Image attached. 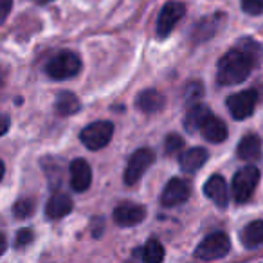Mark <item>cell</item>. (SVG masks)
Here are the masks:
<instances>
[{"label": "cell", "instance_id": "10", "mask_svg": "<svg viewBox=\"0 0 263 263\" xmlns=\"http://www.w3.org/2000/svg\"><path fill=\"white\" fill-rule=\"evenodd\" d=\"M190 198V186L182 179H172L166 184L164 191L161 195V204L164 208H175Z\"/></svg>", "mask_w": 263, "mask_h": 263}, {"label": "cell", "instance_id": "14", "mask_svg": "<svg viewBox=\"0 0 263 263\" xmlns=\"http://www.w3.org/2000/svg\"><path fill=\"white\" fill-rule=\"evenodd\" d=\"M238 159L245 162H256L261 159V139L256 134H249L238 143L236 148Z\"/></svg>", "mask_w": 263, "mask_h": 263}, {"label": "cell", "instance_id": "12", "mask_svg": "<svg viewBox=\"0 0 263 263\" xmlns=\"http://www.w3.org/2000/svg\"><path fill=\"white\" fill-rule=\"evenodd\" d=\"M204 193L220 209H226L229 204V190H227V182L222 175L209 177L208 182L204 184Z\"/></svg>", "mask_w": 263, "mask_h": 263}, {"label": "cell", "instance_id": "30", "mask_svg": "<svg viewBox=\"0 0 263 263\" xmlns=\"http://www.w3.org/2000/svg\"><path fill=\"white\" fill-rule=\"evenodd\" d=\"M40 4H47V2H51V0H38Z\"/></svg>", "mask_w": 263, "mask_h": 263}, {"label": "cell", "instance_id": "11", "mask_svg": "<svg viewBox=\"0 0 263 263\" xmlns=\"http://www.w3.org/2000/svg\"><path fill=\"white\" fill-rule=\"evenodd\" d=\"M70 187L76 193H83L92 184V170L85 159H74L70 162Z\"/></svg>", "mask_w": 263, "mask_h": 263}, {"label": "cell", "instance_id": "9", "mask_svg": "<svg viewBox=\"0 0 263 263\" xmlns=\"http://www.w3.org/2000/svg\"><path fill=\"white\" fill-rule=\"evenodd\" d=\"M144 216H146V209L139 204H132V202H123L114 209V220L121 227L139 226Z\"/></svg>", "mask_w": 263, "mask_h": 263}, {"label": "cell", "instance_id": "19", "mask_svg": "<svg viewBox=\"0 0 263 263\" xmlns=\"http://www.w3.org/2000/svg\"><path fill=\"white\" fill-rule=\"evenodd\" d=\"M222 20H223V15H213V16H208V18L200 20V22L197 24V27L193 29V42L195 44H198V42H205L211 36H215V33L218 31Z\"/></svg>", "mask_w": 263, "mask_h": 263}, {"label": "cell", "instance_id": "20", "mask_svg": "<svg viewBox=\"0 0 263 263\" xmlns=\"http://www.w3.org/2000/svg\"><path fill=\"white\" fill-rule=\"evenodd\" d=\"M80 108H81V103H80V99H78V96H74L72 92H69V90L60 92L54 101L56 114L62 117L72 116V114L80 112Z\"/></svg>", "mask_w": 263, "mask_h": 263}, {"label": "cell", "instance_id": "25", "mask_svg": "<svg viewBox=\"0 0 263 263\" xmlns=\"http://www.w3.org/2000/svg\"><path fill=\"white\" fill-rule=\"evenodd\" d=\"M202 96H204V87H202V83H198V81H191V83L186 87L184 98H186V101L190 103V105L198 103V99H200Z\"/></svg>", "mask_w": 263, "mask_h": 263}, {"label": "cell", "instance_id": "8", "mask_svg": "<svg viewBox=\"0 0 263 263\" xmlns=\"http://www.w3.org/2000/svg\"><path fill=\"white\" fill-rule=\"evenodd\" d=\"M184 15H186V6L182 2H166L157 18V36L168 38L177 24L184 18Z\"/></svg>", "mask_w": 263, "mask_h": 263}, {"label": "cell", "instance_id": "4", "mask_svg": "<svg viewBox=\"0 0 263 263\" xmlns=\"http://www.w3.org/2000/svg\"><path fill=\"white\" fill-rule=\"evenodd\" d=\"M231 251V240L226 233L218 231V233H211L205 236L204 240L198 243L195 249V258L204 259V261H211V259L226 258Z\"/></svg>", "mask_w": 263, "mask_h": 263}, {"label": "cell", "instance_id": "29", "mask_svg": "<svg viewBox=\"0 0 263 263\" xmlns=\"http://www.w3.org/2000/svg\"><path fill=\"white\" fill-rule=\"evenodd\" d=\"M8 128H9V117L4 116V126H2V136H6V134H8Z\"/></svg>", "mask_w": 263, "mask_h": 263}, {"label": "cell", "instance_id": "13", "mask_svg": "<svg viewBox=\"0 0 263 263\" xmlns=\"http://www.w3.org/2000/svg\"><path fill=\"white\" fill-rule=\"evenodd\" d=\"M74 208V202L72 198L69 197L67 193H60L56 191L51 198H49L47 205H45V215L52 220H58V218H63L67 216Z\"/></svg>", "mask_w": 263, "mask_h": 263}, {"label": "cell", "instance_id": "21", "mask_svg": "<svg viewBox=\"0 0 263 263\" xmlns=\"http://www.w3.org/2000/svg\"><path fill=\"white\" fill-rule=\"evenodd\" d=\"M241 243L247 249H254L263 245V220H254L247 223L241 231Z\"/></svg>", "mask_w": 263, "mask_h": 263}, {"label": "cell", "instance_id": "1", "mask_svg": "<svg viewBox=\"0 0 263 263\" xmlns=\"http://www.w3.org/2000/svg\"><path fill=\"white\" fill-rule=\"evenodd\" d=\"M263 49L259 44L252 40H241L236 47L227 51L220 58L218 69H216V81L222 87L227 85H238L245 81L254 67L258 65Z\"/></svg>", "mask_w": 263, "mask_h": 263}, {"label": "cell", "instance_id": "27", "mask_svg": "<svg viewBox=\"0 0 263 263\" xmlns=\"http://www.w3.org/2000/svg\"><path fill=\"white\" fill-rule=\"evenodd\" d=\"M33 240H34L33 229H20L15 236V245L18 249H22V247H26V245H29Z\"/></svg>", "mask_w": 263, "mask_h": 263}, {"label": "cell", "instance_id": "22", "mask_svg": "<svg viewBox=\"0 0 263 263\" xmlns=\"http://www.w3.org/2000/svg\"><path fill=\"white\" fill-rule=\"evenodd\" d=\"M141 258L146 263H159L164 259V249H162L161 241L159 240H148L146 245L143 247Z\"/></svg>", "mask_w": 263, "mask_h": 263}, {"label": "cell", "instance_id": "3", "mask_svg": "<svg viewBox=\"0 0 263 263\" xmlns=\"http://www.w3.org/2000/svg\"><path fill=\"white\" fill-rule=\"evenodd\" d=\"M258 182H259V170L256 166L249 164L245 168L238 170L236 175L233 177V186H231L234 202L245 204V202L251 200Z\"/></svg>", "mask_w": 263, "mask_h": 263}, {"label": "cell", "instance_id": "15", "mask_svg": "<svg viewBox=\"0 0 263 263\" xmlns=\"http://www.w3.org/2000/svg\"><path fill=\"white\" fill-rule=\"evenodd\" d=\"M202 136L205 137V139L209 141V143H223V141L227 139V126L226 123H223L220 117L213 116V114H209L208 117H205L204 124H202L200 128Z\"/></svg>", "mask_w": 263, "mask_h": 263}, {"label": "cell", "instance_id": "2", "mask_svg": "<svg viewBox=\"0 0 263 263\" xmlns=\"http://www.w3.org/2000/svg\"><path fill=\"white\" fill-rule=\"evenodd\" d=\"M81 70V60L76 52L72 51H60L56 52L49 62L45 63V74L51 80L63 81L78 76Z\"/></svg>", "mask_w": 263, "mask_h": 263}, {"label": "cell", "instance_id": "24", "mask_svg": "<svg viewBox=\"0 0 263 263\" xmlns=\"http://www.w3.org/2000/svg\"><path fill=\"white\" fill-rule=\"evenodd\" d=\"M184 150V139L177 134H170L166 137V143H164V154L168 157H173V155H179L180 152Z\"/></svg>", "mask_w": 263, "mask_h": 263}, {"label": "cell", "instance_id": "18", "mask_svg": "<svg viewBox=\"0 0 263 263\" xmlns=\"http://www.w3.org/2000/svg\"><path fill=\"white\" fill-rule=\"evenodd\" d=\"M211 114V110L208 108L205 105H202L200 101L198 103H193V105H190V110L186 112V117H184V128H186L187 132H200L202 124H204L205 117Z\"/></svg>", "mask_w": 263, "mask_h": 263}, {"label": "cell", "instance_id": "23", "mask_svg": "<svg viewBox=\"0 0 263 263\" xmlns=\"http://www.w3.org/2000/svg\"><path fill=\"white\" fill-rule=\"evenodd\" d=\"M33 213H34V202L29 200V198H20V200H16L15 205H13V215L20 220L29 218Z\"/></svg>", "mask_w": 263, "mask_h": 263}, {"label": "cell", "instance_id": "16", "mask_svg": "<svg viewBox=\"0 0 263 263\" xmlns=\"http://www.w3.org/2000/svg\"><path fill=\"white\" fill-rule=\"evenodd\" d=\"M208 157H209V154L205 148H200V146L190 148V150H186L180 155V170L186 173L198 172V170L205 164Z\"/></svg>", "mask_w": 263, "mask_h": 263}, {"label": "cell", "instance_id": "17", "mask_svg": "<svg viewBox=\"0 0 263 263\" xmlns=\"http://www.w3.org/2000/svg\"><path fill=\"white\" fill-rule=\"evenodd\" d=\"M164 103H166V99L161 92L155 90V88H148V90H143L139 96H137L136 105L141 112L155 114V112H159V110L164 108Z\"/></svg>", "mask_w": 263, "mask_h": 263}, {"label": "cell", "instance_id": "26", "mask_svg": "<svg viewBox=\"0 0 263 263\" xmlns=\"http://www.w3.org/2000/svg\"><path fill=\"white\" fill-rule=\"evenodd\" d=\"M241 9L251 16L263 15V0H241Z\"/></svg>", "mask_w": 263, "mask_h": 263}, {"label": "cell", "instance_id": "7", "mask_svg": "<svg viewBox=\"0 0 263 263\" xmlns=\"http://www.w3.org/2000/svg\"><path fill=\"white\" fill-rule=\"evenodd\" d=\"M256 103H258V92L254 88L241 90L238 94H233L227 98V108H229L233 119L243 121L254 114Z\"/></svg>", "mask_w": 263, "mask_h": 263}, {"label": "cell", "instance_id": "28", "mask_svg": "<svg viewBox=\"0 0 263 263\" xmlns=\"http://www.w3.org/2000/svg\"><path fill=\"white\" fill-rule=\"evenodd\" d=\"M9 9H11V0H2V15H0V18H2V22H4V20L8 18Z\"/></svg>", "mask_w": 263, "mask_h": 263}, {"label": "cell", "instance_id": "5", "mask_svg": "<svg viewBox=\"0 0 263 263\" xmlns=\"http://www.w3.org/2000/svg\"><path fill=\"white\" fill-rule=\"evenodd\" d=\"M114 136V124L110 121H96L81 130L80 141L92 152H98L110 143Z\"/></svg>", "mask_w": 263, "mask_h": 263}, {"label": "cell", "instance_id": "6", "mask_svg": "<svg viewBox=\"0 0 263 263\" xmlns=\"http://www.w3.org/2000/svg\"><path fill=\"white\" fill-rule=\"evenodd\" d=\"M154 161L155 154L150 148H139V150L134 152L126 164V170H124V184L126 186H134V184L139 182L141 177L144 175V172L154 164Z\"/></svg>", "mask_w": 263, "mask_h": 263}]
</instances>
